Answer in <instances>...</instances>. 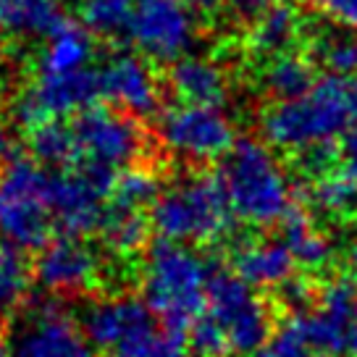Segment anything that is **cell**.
<instances>
[{"mask_svg": "<svg viewBox=\"0 0 357 357\" xmlns=\"http://www.w3.org/2000/svg\"><path fill=\"white\" fill-rule=\"evenodd\" d=\"M236 13H242V16H260V13L271 11V8H276L281 6V0H226Z\"/></svg>", "mask_w": 357, "mask_h": 357, "instance_id": "obj_34", "label": "cell"}, {"mask_svg": "<svg viewBox=\"0 0 357 357\" xmlns=\"http://www.w3.org/2000/svg\"><path fill=\"white\" fill-rule=\"evenodd\" d=\"M100 95V74L95 68L66 77L40 74L13 100V119L29 129L47 121H63L71 113L79 116L89 111Z\"/></svg>", "mask_w": 357, "mask_h": 357, "instance_id": "obj_11", "label": "cell"}, {"mask_svg": "<svg viewBox=\"0 0 357 357\" xmlns=\"http://www.w3.org/2000/svg\"><path fill=\"white\" fill-rule=\"evenodd\" d=\"M34 266L24 255L22 247L0 242V315L13 312L29 294Z\"/></svg>", "mask_w": 357, "mask_h": 357, "instance_id": "obj_26", "label": "cell"}, {"mask_svg": "<svg viewBox=\"0 0 357 357\" xmlns=\"http://www.w3.org/2000/svg\"><path fill=\"white\" fill-rule=\"evenodd\" d=\"M284 242L289 247L294 263L305 271H324L334 260V247L328 236L315 226L302 211L291 208V213L284 218Z\"/></svg>", "mask_w": 357, "mask_h": 357, "instance_id": "obj_23", "label": "cell"}, {"mask_svg": "<svg viewBox=\"0 0 357 357\" xmlns=\"http://www.w3.org/2000/svg\"><path fill=\"white\" fill-rule=\"evenodd\" d=\"M271 339L266 300L239 276L215 273L200 318L192 324V349L200 357H250Z\"/></svg>", "mask_w": 357, "mask_h": 357, "instance_id": "obj_1", "label": "cell"}, {"mask_svg": "<svg viewBox=\"0 0 357 357\" xmlns=\"http://www.w3.org/2000/svg\"><path fill=\"white\" fill-rule=\"evenodd\" d=\"M221 184L231 213L250 226L268 229L291 213V181L268 145L242 139L223 158Z\"/></svg>", "mask_w": 357, "mask_h": 357, "instance_id": "obj_5", "label": "cell"}, {"mask_svg": "<svg viewBox=\"0 0 357 357\" xmlns=\"http://www.w3.org/2000/svg\"><path fill=\"white\" fill-rule=\"evenodd\" d=\"M260 84L271 98L276 100H294L310 92L315 84L312 63L300 53H284V56L268 58L260 71Z\"/></svg>", "mask_w": 357, "mask_h": 357, "instance_id": "obj_24", "label": "cell"}, {"mask_svg": "<svg viewBox=\"0 0 357 357\" xmlns=\"http://www.w3.org/2000/svg\"><path fill=\"white\" fill-rule=\"evenodd\" d=\"M92 56H95V43L87 26L63 22L56 32L45 37L43 53H40V74L66 77V74L87 71Z\"/></svg>", "mask_w": 357, "mask_h": 357, "instance_id": "obj_19", "label": "cell"}, {"mask_svg": "<svg viewBox=\"0 0 357 357\" xmlns=\"http://www.w3.org/2000/svg\"><path fill=\"white\" fill-rule=\"evenodd\" d=\"M158 139L187 163H211L231 153L234 126L221 108L176 102L158 119Z\"/></svg>", "mask_w": 357, "mask_h": 357, "instance_id": "obj_8", "label": "cell"}, {"mask_svg": "<svg viewBox=\"0 0 357 357\" xmlns=\"http://www.w3.org/2000/svg\"><path fill=\"white\" fill-rule=\"evenodd\" d=\"M344 268H347V276L352 281H357V245L349 247L344 255Z\"/></svg>", "mask_w": 357, "mask_h": 357, "instance_id": "obj_38", "label": "cell"}, {"mask_svg": "<svg viewBox=\"0 0 357 357\" xmlns=\"http://www.w3.org/2000/svg\"><path fill=\"white\" fill-rule=\"evenodd\" d=\"M113 181V171L92 166H77L74 171L53 174L50 200L58 226L68 236L100 231Z\"/></svg>", "mask_w": 357, "mask_h": 357, "instance_id": "obj_12", "label": "cell"}, {"mask_svg": "<svg viewBox=\"0 0 357 357\" xmlns=\"http://www.w3.org/2000/svg\"><path fill=\"white\" fill-rule=\"evenodd\" d=\"M352 87V100H355V108H357V79H355V84H349Z\"/></svg>", "mask_w": 357, "mask_h": 357, "instance_id": "obj_40", "label": "cell"}, {"mask_svg": "<svg viewBox=\"0 0 357 357\" xmlns=\"http://www.w3.org/2000/svg\"><path fill=\"white\" fill-rule=\"evenodd\" d=\"M192 13H200V16H213V13H218L226 0H181Z\"/></svg>", "mask_w": 357, "mask_h": 357, "instance_id": "obj_37", "label": "cell"}, {"mask_svg": "<svg viewBox=\"0 0 357 357\" xmlns=\"http://www.w3.org/2000/svg\"><path fill=\"white\" fill-rule=\"evenodd\" d=\"M307 200L312 211L328 221H355L357 218V181L347 171H326L307 181Z\"/></svg>", "mask_w": 357, "mask_h": 357, "instance_id": "obj_22", "label": "cell"}, {"mask_svg": "<svg viewBox=\"0 0 357 357\" xmlns=\"http://www.w3.org/2000/svg\"><path fill=\"white\" fill-rule=\"evenodd\" d=\"M102 245L111 250L113 255H134L139 252L147 242V218L139 211H126L116 208L108 202L105 218L100 223Z\"/></svg>", "mask_w": 357, "mask_h": 357, "instance_id": "obj_25", "label": "cell"}, {"mask_svg": "<svg viewBox=\"0 0 357 357\" xmlns=\"http://www.w3.org/2000/svg\"><path fill=\"white\" fill-rule=\"evenodd\" d=\"M29 150H32V160H37L40 166L77 163L74 132L63 121H47L29 129Z\"/></svg>", "mask_w": 357, "mask_h": 357, "instance_id": "obj_27", "label": "cell"}, {"mask_svg": "<svg viewBox=\"0 0 357 357\" xmlns=\"http://www.w3.org/2000/svg\"><path fill=\"white\" fill-rule=\"evenodd\" d=\"M357 312V281L349 276L328 281L318 291V300L310 312H302V328L312 347L326 357L352 355V331Z\"/></svg>", "mask_w": 357, "mask_h": 357, "instance_id": "obj_14", "label": "cell"}, {"mask_svg": "<svg viewBox=\"0 0 357 357\" xmlns=\"http://www.w3.org/2000/svg\"><path fill=\"white\" fill-rule=\"evenodd\" d=\"M234 221L221 178L184 176L171 184L150 208V223L166 242H218Z\"/></svg>", "mask_w": 357, "mask_h": 357, "instance_id": "obj_6", "label": "cell"}, {"mask_svg": "<svg viewBox=\"0 0 357 357\" xmlns=\"http://www.w3.org/2000/svg\"><path fill=\"white\" fill-rule=\"evenodd\" d=\"M74 145L77 163L92 168L116 171L121 166H132L145 150V134L126 113L98 108L79 113L74 123Z\"/></svg>", "mask_w": 357, "mask_h": 357, "instance_id": "obj_9", "label": "cell"}, {"mask_svg": "<svg viewBox=\"0 0 357 357\" xmlns=\"http://www.w3.org/2000/svg\"><path fill=\"white\" fill-rule=\"evenodd\" d=\"M102 260L95 247L82 236H58L40 247L34 260V279L53 294H82L98 287Z\"/></svg>", "mask_w": 357, "mask_h": 357, "instance_id": "obj_15", "label": "cell"}, {"mask_svg": "<svg viewBox=\"0 0 357 357\" xmlns=\"http://www.w3.org/2000/svg\"><path fill=\"white\" fill-rule=\"evenodd\" d=\"M84 331L95 349L108 357H190L184 331L168 328L150 305L132 294H113L92 302Z\"/></svg>", "mask_w": 357, "mask_h": 357, "instance_id": "obj_3", "label": "cell"}, {"mask_svg": "<svg viewBox=\"0 0 357 357\" xmlns=\"http://www.w3.org/2000/svg\"><path fill=\"white\" fill-rule=\"evenodd\" d=\"M213 276L197 250L160 239L142 263V300L168 328L187 331L200 318Z\"/></svg>", "mask_w": 357, "mask_h": 357, "instance_id": "obj_4", "label": "cell"}, {"mask_svg": "<svg viewBox=\"0 0 357 357\" xmlns=\"http://www.w3.org/2000/svg\"><path fill=\"white\" fill-rule=\"evenodd\" d=\"M257 357H326L321 355L312 342L307 339L305 328H302L300 318L294 315L291 321L281 326L276 334H271L266 347L257 352Z\"/></svg>", "mask_w": 357, "mask_h": 357, "instance_id": "obj_30", "label": "cell"}, {"mask_svg": "<svg viewBox=\"0 0 357 357\" xmlns=\"http://www.w3.org/2000/svg\"><path fill=\"white\" fill-rule=\"evenodd\" d=\"M236 276L255 289H281L294 279V257L284 239H252L236 250Z\"/></svg>", "mask_w": 357, "mask_h": 357, "instance_id": "obj_18", "label": "cell"}, {"mask_svg": "<svg viewBox=\"0 0 357 357\" xmlns=\"http://www.w3.org/2000/svg\"><path fill=\"white\" fill-rule=\"evenodd\" d=\"M53 174L37 160L13 158L0 168V236L22 250H40L56 226L50 200Z\"/></svg>", "mask_w": 357, "mask_h": 357, "instance_id": "obj_7", "label": "cell"}, {"mask_svg": "<svg viewBox=\"0 0 357 357\" xmlns=\"http://www.w3.org/2000/svg\"><path fill=\"white\" fill-rule=\"evenodd\" d=\"M158 176L155 171H150L145 166H129L123 168L121 176H116L111 190V205L116 208H126V211H139L145 213V208H153L158 195Z\"/></svg>", "mask_w": 357, "mask_h": 357, "instance_id": "obj_28", "label": "cell"}, {"mask_svg": "<svg viewBox=\"0 0 357 357\" xmlns=\"http://www.w3.org/2000/svg\"><path fill=\"white\" fill-rule=\"evenodd\" d=\"M197 24L195 13L181 0H137L134 3L129 37L142 56L153 61L176 63L190 56Z\"/></svg>", "mask_w": 357, "mask_h": 357, "instance_id": "obj_13", "label": "cell"}, {"mask_svg": "<svg viewBox=\"0 0 357 357\" xmlns=\"http://www.w3.org/2000/svg\"><path fill=\"white\" fill-rule=\"evenodd\" d=\"M168 87L178 102L205 108H221L231 92L226 68L205 56L178 58L168 71Z\"/></svg>", "mask_w": 357, "mask_h": 357, "instance_id": "obj_17", "label": "cell"}, {"mask_svg": "<svg viewBox=\"0 0 357 357\" xmlns=\"http://www.w3.org/2000/svg\"><path fill=\"white\" fill-rule=\"evenodd\" d=\"M352 355L357 357V312H355V331H352Z\"/></svg>", "mask_w": 357, "mask_h": 357, "instance_id": "obj_39", "label": "cell"}, {"mask_svg": "<svg viewBox=\"0 0 357 357\" xmlns=\"http://www.w3.org/2000/svg\"><path fill=\"white\" fill-rule=\"evenodd\" d=\"M0 66H3V61H0Z\"/></svg>", "mask_w": 357, "mask_h": 357, "instance_id": "obj_42", "label": "cell"}, {"mask_svg": "<svg viewBox=\"0 0 357 357\" xmlns=\"http://www.w3.org/2000/svg\"><path fill=\"white\" fill-rule=\"evenodd\" d=\"M134 3L137 0H82L79 13L89 32L116 37L121 32H129Z\"/></svg>", "mask_w": 357, "mask_h": 357, "instance_id": "obj_29", "label": "cell"}, {"mask_svg": "<svg viewBox=\"0 0 357 357\" xmlns=\"http://www.w3.org/2000/svg\"><path fill=\"white\" fill-rule=\"evenodd\" d=\"M0 357H8V344L0 342Z\"/></svg>", "mask_w": 357, "mask_h": 357, "instance_id": "obj_41", "label": "cell"}, {"mask_svg": "<svg viewBox=\"0 0 357 357\" xmlns=\"http://www.w3.org/2000/svg\"><path fill=\"white\" fill-rule=\"evenodd\" d=\"M8 357H98V349L71 312L56 302H40L13 326Z\"/></svg>", "mask_w": 357, "mask_h": 357, "instance_id": "obj_10", "label": "cell"}, {"mask_svg": "<svg viewBox=\"0 0 357 357\" xmlns=\"http://www.w3.org/2000/svg\"><path fill=\"white\" fill-rule=\"evenodd\" d=\"M328 22L344 29H357V0H310Z\"/></svg>", "mask_w": 357, "mask_h": 357, "instance_id": "obj_32", "label": "cell"}, {"mask_svg": "<svg viewBox=\"0 0 357 357\" xmlns=\"http://www.w3.org/2000/svg\"><path fill=\"white\" fill-rule=\"evenodd\" d=\"M13 147H16V142H13V132L8 129V123L0 121V163L13 160Z\"/></svg>", "mask_w": 357, "mask_h": 357, "instance_id": "obj_36", "label": "cell"}, {"mask_svg": "<svg viewBox=\"0 0 357 357\" xmlns=\"http://www.w3.org/2000/svg\"><path fill=\"white\" fill-rule=\"evenodd\" d=\"M318 56L334 71V77L357 74V37H326L318 45Z\"/></svg>", "mask_w": 357, "mask_h": 357, "instance_id": "obj_31", "label": "cell"}, {"mask_svg": "<svg viewBox=\"0 0 357 357\" xmlns=\"http://www.w3.org/2000/svg\"><path fill=\"white\" fill-rule=\"evenodd\" d=\"M357 116L352 87L342 77H326L294 100H276L260 113V134L268 147L307 153L331 145Z\"/></svg>", "mask_w": 357, "mask_h": 357, "instance_id": "obj_2", "label": "cell"}, {"mask_svg": "<svg viewBox=\"0 0 357 357\" xmlns=\"http://www.w3.org/2000/svg\"><path fill=\"white\" fill-rule=\"evenodd\" d=\"M63 24L58 0H0V34L47 37Z\"/></svg>", "mask_w": 357, "mask_h": 357, "instance_id": "obj_21", "label": "cell"}, {"mask_svg": "<svg viewBox=\"0 0 357 357\" xmlns=\"http://www.w3.org/2000/svg\"><path fill=\"white\" fill-rule=\"evenodd\" d=\"M281 300L287 302V307H291V310H302V307L312 300V291L305 281L291 279L289 284L281 287Z\"/></svg>", "mask_w": 357, "mask_h": 357, "instance_id": "obj_33", "label": "cell"}, {"mask_svg": "<svg viewBox=\"0 0 357 357\" xmlns=\"http://www.w3.org/2000/svg\"><path fill=\"white\" fill-rule=\"evenodd\" d=\"M302 19L291 6H276L271 11L260 13L247 34V45L255 56L276 58L284 53H291V45L300 40Z\"/></svg>", "mask_w": 357, "mask_h": 357, "instance_id": "obj_20", "label": "cell"}, {"mask_svg": "<svg viewBox=\"0 0 357 357\" xmlns=\"http://www.w3.org/2000/svg\"><path fill=\"white\" fill-rule=\"evenodd\" d=\"M100 74V92L121 113L150 116L160 102V87L145 58L134 53H119L105 61Z\"/></svg>", "mask_w": 357, "mask_h": 357, "instance_id": "obj_16", "label": "cell"}, {"mask_svg": "<svg viewBox=\"0 0 357 357\" xmlns=\"http://www.w3.org/2000/svg\"><path fill=\"white\" fill-rule=\"evenodd\" d=\"M342 163H344L347 174L357 181V126L344 134V142H342Z\"/></svg>", "mask_w": 357, "mask_h": 357, "instance_id": "obj_35", "label": "cell"}]
</instances>
